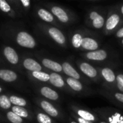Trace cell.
Here are the masks:
<instances>
[{
	"mask_svg": "<svg viewBox=\"0 0 123 123\" xmlns=\"http://www.w3.org/2000/svg\"><path fill=\"white\" fill-rule=\"evenodd\" d=\"M81 47L86 50H96L99 45L97 42L90 37H84L82 40V43H81Z\"/></svg>",
	"mask_w": 123,
	"mask_h": 123,
	"instance_id": "obj_9",
	"label": "cell"
},
{
	"mask_svg": "<svg viewBox=\"0 0 123 123\" xmlns=\"http://www.w3.org/2000/svg\"><path fill=\"white\" fill-rule=\"evenodd\" d=\"M104 123V122H102V123Z\"/></svg>",
	"mask_w": 123,
	"mask_h": 123,
	"instance_id": "obj_39",
	"label": "cell"
},
{
	"mask_svg": "<svg viewBox=\"0 0 123 123\" xmlns=\"http://www.w3.org/2000/svg\"><path fill=\"white\" fill-rule=\"evenodd\" d=\"M116 81L118 89L123 92V74H119L117 76H116Z\"/></svg>",
	"mask_w": 123,
	"mask_h": 123,
	"instance_id": "obj_29",
	"label": "cell"
},
{
	"mask_svg": "<svg viewBox=\"0 0 123 123\" xmlns=\"http://www.w3.org/2000/svg\"><path fill=\"white\" fill-rule=\"evenodd\" d=\"M41 107L50 116H52V117H57L58 116V112L57 110L50 103H49L46 101H43L41 102Z\"/></svg>",
	"mask_w": 123,
	"mask_h": 123,
	"instance_id": "obj_14",
	"label": "cell"
},
{
	"mask_svg": "<svg viewBox=\"0 0 123 123\" xmlns=\"http://www.w3.org/2000/svg\"><path fill=\"white\" fill-rule=\"evenodd\" d=\"M98 15H99V14H98L97 12H92L90 13L89 17H90V19H91L92 20H93V19H94Z\"/></svg>",
	"mask_w": 123,
	"mask_h": 123,
	"instance_id": "obj_32",
	"label": "cell"
},
{
	"mask_svg": "<svg viewBox=\"0 0 123 123\" xmlns=\"http://www.w3.org/2000/svg\"><path fill=\"white\" fill-rule=\"evenodd\" d=\"M93 21V26L97 28V29H99V28H102L105 24V19L103 18L102 16L101 15H98L94 19L92 20Z\"/></svg>",
	"mask_w": 123,
	"mask_h": 123,
	"instance_id": "obj_27",
	"label": "cell"
},
{
	"mask_svg": "<svg viewBox=\"0 0 123 123\" xmlns=\"http://www.w3.org/2000/svg\"><path fill=\"white\" fill-rule=\"evenodd\" d=\"M49 80H50V83L56 87H59V88L63 87L65 84L64 81L62 79V77L56 73L51 74L50 75V79Z\"/></svg>",
	"mask_w": 123,
	"mask_h": 123,
	"instance_id": "obj_13",
	"label": "cell"
},
{
	"mask_svg": "<svg viewBox=\"0 0 123 123\" xmlns=\"http://www.w3.org/2000/svg\"><path fill=\"white\" fill-rule=\"evenodd\" d=\"M119 22H120V16L118 14H114L111 15L107 19L106 23V28L109 30H111L117 25Z\"/></svg>",
	"mask_w": 123,
	"mask_h": 123,
	"instance_id": "obj_18",
	"label": "cell"
},
{
	"mask_svg": "<svg viewBox=\"0 0 123 123\" xmlns=\"http://www.w3.org/2000/svg\"><path fill=\"white\" fill-rule=\"evenodd\" d=\"M82 40H83V37L80 34H79V33L74 34L73 37H72V45H73V46L74 48H80L81 46Z\"/></svg>",
	"mask_w": 123,
	"mask_h": 123,
	"instance_id": "obj_23",
	"label": "cell"
},
{
	"mask_svg": "<svg viewBox=\"0 0 123 123\" xmlns=\"http://www.w3.org/2000/svg\"><path fill=\"white\" fill-rule=\"evenodd\" d=\"M115 97L116 98L117 100L119 102L123 103V93H115Z\"/></svg>",
	"mask_w": 123,
	"mask_h": 123,
	"instance_id": "obj_31",
	"label": "cell"
},
{
	"mask_svg": "<svg viewBox=\"0 0 123 123\" xmlns=\"http://www.w3.org/2000/svg\"><path fill=\"white\" fill-rule=\"evenodd\" d=\"M40 92H41V94L44 97H47V98H48L50 99L56 100V99H58V93L56 92H55L54 90L51 89L49 87H46V86L43 87L41 89Z\"/></svg>",
	"mask_w": 123,
	"mask_h": 123,
	"instance_id": "obj_16",
	"label": "cell"
},
{
	"mask_svg": "<svg viewBox=\"0 0 123 123\" xmlns=\"http://www.w3.org/2000/svg\"><path fill=\"white\" fill-rule=\"evenodd\" d=\"M23 66L27 70L33 71H40L42 69L41 66L34 59L27 58L23 62Z\"/></svg>",
	"mask_w": 123,
	"mask_h": 123,
	"instance_id": "obj_8",
	"label": "cell"
},
{
	"mask_svg": "<svg viewBox=\"0 0 123 123\" xmlns=\"http://www.w3.org/2000/svg\"><path fill=\"white\" fill-rule=\"evenodd\" d=\"M71 123H76V122H71Z\"/></svg>",
	"mask_w": 123,
	"mask_h": 123,
	"instance_id": "obj_38",
	"label": "cell"
},
{
	"mask_svg": "<svg viewBox=\"0 0 123 123\" xmlns=\"http://www.w3.org/2000/svg\"><path fill=\"white\" fill-rule=\"evenodd\" d=\"M78 115H79L80 117H81L84 120L91 121V122L95 121V120H96L95 117L92 113H90L89 112L86 111V110H78Z\"/></svg>",
	"mask_w": 123,
	"mask_h": 123,
	"instance_id": "obj_20",
	"label": "cell"
},
{
	"mask_svg": "<svg viewBox=\"0 0 123 123\" xmlns=\"http://www.w3.org/2000/svg\"><path fill=\"white\" fill-rule=\"evenodd\" d=\"M87 58L89 60L93 61H104L107 57V53L104 50H94L92 52H89L86 54Z\"/></svg>",
	"mask_w": 123,
	"mask_h": 123,
	"instance_id": "obj_6",
	"label": "cell"
},
{
	"mask_svg": "<svg viewBox=\"0 0 123 123\" xmlns=\"http://www.w3.org/2000/svg\"><path fill=\"white\" fill-rule=\"evenodd\" d=\"M16 42L22 47L27 48H33L36 45L35 38L25 31H19L16 35Z\"/></svg>",
	"mask_w": 123,
	"mask_h": 123,
	"instance_id": "obj_1",
	"label": "cell"
},
{
	"mask_svg": "<svg viewBox=\"0 0 123 123\" xmlns=\"http://www.w3.org/2000/svg\"><path fill=\"white\" fill-rule=\"evenodd\" d=\"M50 12L55 16L59 21L63 23H66L69 20V17L66 11L58 6H53L50 8Z\"/></svg>",
	"mask_w": 123,
	"mask_h": 123,
	"instance_id": "obj_3",
	"label": "cell"
},
{
	"mask_svg": "<svg viewBox=\"0 0 123 123\" xmlns=\"http://www.w3.org/2000/svg\"><path fill=\"white\" fill-rule=\"evenodd\" d=\"M0 107L3 109H9L11 107V102L6 96L1 95L0 97Z\"/></svg>",
	"mask_w": 123,
	"mask_h": 123,
	"instance_id": "obj_26",
	"label": "cell"
},
{
	"mask_svg": "<svg viewBox=\"0 0 123 123\" xmlns=\"http://www.w3.org/2000/svg\"><path fill=\"white\" fill-rule=\"evenodd\" d=\"M12 112L21 117H27L28 116V113H27V110L25 108H23L22 107L14 106L12 107Z\"/></svg>",
	"mask_w": 123,
	"mask_h": 123,
	"instance_id": "obj_21",
	"label": "cell"
},
{
	"mask_svg": "<svg viewBox=\"0 0 123 123\" xmlns=\"http://www.w3.org/2000/svg\"><path fill=\"white\" fill-rule=\"evenodd\" d=\"M9 100L11 102V103L17 105V106H25L26 105V101L20 97H16V96H12L9 98Z\"/></svg>",
	"mask_w": 123,
	"mask_h": 123,
	"instance_id": "obj_25",
	"label": "cell"
},
{
	"mask_svg": "<svg viewBox=\"0 0 123 123\" xmlns=\"http://www.w3.org/2000/svg\"><path fill=\"white\" fill-rule=\"evenodd\" d=\"M4 55L5 58L12 64H17L19 61V57L16 51L9 46H6L4 49Z\"/></svg>",
	"mask_w": 123,
	"mask_h": 123,
	"instance_id": "obj_4",
	"label": "cell"
},
{
	"mask_svg": "<svg viewBox=\"0 0 123 123\" xmlns=\"http://www.w3.org/2000/svg\"><path fill=\"white\" fill-rule=\"evenodd\" d=\"M80 69L85 75L90 78H95L97 76V70L89 63H82L80 65Z\"/></svg>",
	"mask_w": 123,
	"mask_h": 123,
	"instance_id": "obj_7",
	"label": "cell"
},
{
	"mask_svg": "<svg viewBox=\"0 0 123 123\" xmlns=\"http://www.w3.org/2000/svg\"><path fill=\"white\" fill-rule=\"evenodd\" d=\"M67 84L73 90L76 92H80L82 90V88H83L82 84L78 79H76L71 77L68 78L67 79Z\"/></svg>",
	"mask_w": 123,
	"mask_h": 123,
	"instance_id": "obj_19",
	"label": "cell"
},
{
	"mask_svg": "<svg viewBox=\"0 0 123 123\" xmlns=\"http://www.w3.org/2000/svg\"><path fill=\"white\" fill-rule=\"evenodd\" d=\"M17 78V74L12 71L6 70V69L0 70V79H3L5 81L12 82L15 81Z\"/></svg>",
	"mask_w": 123,
	"mask_h": 123,
	"instance_id": "obj_11",
	"label": "cell"
},
{
	"mask_svg": "<svg viewBox=\"0 0 123 123\" xmlns=\"http://www.w3.org/2000/svg\"><path fill=\"white\" fill-rule=\"evenodd\" d=\"M32 76L37 79L40 80L42 81H47L50 79V75L41 71H33Z\"/></svg>",
	"mask_w": 123,
	"mask_h": 123,
	"instance_id": "obj_22",
	"label": "cell"
},
{
	"mask_svg": "<svg viewBox=\"0 0 123 123\" xmlns=\"http://www.w3.org/2000/svg\"><path fill=\"white\" fill-rule=\"evenodd\" d=\"M37 14L43 21L48 22V23H53L55 22V19L53 14L46 9L44 8H39L37 11Z\"/></svg>",
	"mask_w": 123,
	"mask_h": 123,
	"instance_id": "obj_5",
	"label": "cell"
},
{
	"mask_svg": "<svg viewBox=\"0 0 123 123\" xmlns=\"http://www.w3.org/2000/svg\"><path fill=\"white\" fill-rule=\"evenodd\" d=\"M102 75L107 82L112 83L116 80V76L114 71L109 68H104L102 70Z\"/></svg>",
	"mask_w": 123,
	"mask_h": 123,
	"instance_id": "obj_17",
	"label": "cell"
},
{
	"mask_svg": "<svg viewBox=\"0 0 123 123\" xmlns=\"http://www.w3.org/2000/svg\"><path fill=\"white\" fill-rule=\"evenodd\" d=\"M19 1L25 9H27L30 7V0H19Z\"/></svg>",
	"mask_w": 123,
	"mask_h": 123,
	"instance_id": "obj_30",
	"label": "cell"
},
{
	"mask_svg": "<svg viewBox=\"0 0 123 123\" xmlns=\"http://www.w3.org/2000/svg\"><path fill=\"white\" fill-rule=\"evenodd\" d=\"M0 10L2 12L7 14L12 17L15 16V13L13 9L11 7L10 4L8 3L7 0H0Z\"/></svg>",
	"mask_w": 123,
	"mask_h": 123,
	"instance_id": "obj_15",
	"label": "cell"
},
{
	"mask_svg": "<svg viewBox=\"0 0 123 123\" xmlns=\"http://www.w3.org/2000/svg\"><path fill=\"white\" fill-rule=\"evenodd\" d=\"M1 92V88L0 87V92Z\"/></svg>",
	"mask_w": 123,
	"mask_h": 123,
	"instance_id": "obj_37",
	"label": "cell"
},
{
	"mask_svg": "<svg viewBox=\"0 0 123 123\" xmlns=\"http://www.w3.org/2000/svg\"><path fill=\"white\" fill-rule=\"evenodd\" d=\"M48 35L58 44L63 45L66 43V37L63 32L55 27H48L47 29Z\"/></svg>",
	"mask_w": 123,
	"mask_h": 123,
	"instance_id": "obj_2",
	"label": "cell"
},
{
	"mask_svg": "<svg viewBox=\"0 0 123 123\" xmlns=\"http://www.w3.org/2000/svg\"><path fill=\"white\" fill-rule=\"evenodd\" d=\"M122 43H123V41H122Z\"/></svg>",
	"mask_w": 123,
	"mask_h": 123,
	"instance_id": "obj_40",
	"label": "cell"
},
{
	"mask_svg": "<svg viewBox=\"0 0 123 123\" xmlns=\"http://www.w3.org/2000/svg\"><path fill=\"white\" fill-rule=\"evenodd\" d=\"M78 122H79V123H92V122L86 120H84V119H83L81 117H79L78 118Z\"/></svg>",
	"mask_w": 123,
	"mask_h": 123,
	"instance_id": "obj_33",
	"label": "cell"
},
{
	"mask_svg": "<svg viewBox=\"0 0 123 123\" xmlns=\"http://www.w3.org/2000/svg\"><path fill=\"white\" fill-rule=\"evenodd\" d=\"M43 66H45L46 68H49V69H51L54 71H56V72H61L63 68H62V66L61 64H59L57 62H55L52 60H50V59H47V58H45L43 60Z\"/></svg>",
	"mask_w": 123,
	"mask_h": 123,
	"instance_id": "obj_12",
	"label": "cell"
},
{
	"mask_svg": "<svg viewBox=\"0 0 123 123\" xmlns=\"http://www.w3.org/2000/svg\"><path fill=\"white\" fill-rule=\"evenodd\" d=\"M121 12H122V13H123V6H122V8H121Z\"/></svg>",
	"mask_w": 123,
	"mask_h": 123,
	"instance_id": "obj_35",
	"label": "cell"
},
{
	"mask_svg": "<svg viewBox=\"0 0 123 123\" xmlns=\"http://www.w3.org/2000/svg\"><path fill=\"white\" fill-rule=\"evenodd\" d=\"M8 1H14V0H8Z\"/></svg>",
	"mask_w": 123,
	"mask_h": 123,
	"instance_id": "obj_36",
	"label": "cell"
},
{
	"mask_svg": "<svg viewBox=\"0 0 123 123\" xmlns=\"http://www.w3.org/2000/svg\"><path fill=\"white\" fill-rule=\"evenodd\" d=\"M7 118L12 123H22V117L18 116L13 112H9L7 113Z\"/></svg>",
	"mask_w": 123,
	"mask_h": 123,
	"instance_id": "obj_24",
	"label": "cell"
},
{
	"mask_svg": "<svg viewBox=\"0 0 123 123\" xmlns=\"http://www.w3.org/2000/svg\"><path fill=\"white\" fill-rule=\"evenodd\" d=\"M117 36L118 37H123V27L119 30L117 32Z\"/></svg>",
	"mask_w": 123,
	"mask_h": 123,
	"instance_id": "obj_34",
	"label": "cell"
},
{
	"mask_svg": "<svg viewBox=\"0 0 123 123\" xmlns=\"http://www.w3.org/2000/svg\"><path fill=\"white\" fill-rule=\"evenodd\" d=\"M37 120L40 123H51V119L46 115L40 113L37 115Z\"/></svg>",
	"mask_w": 123,
	"mask_h": 123,
	"instance_id": "obj_28",
	"label": "cell"
},
{
	"mask_svg": "<svg viewBox=\"0 0 123 123\" xmlns=\"http://www.w3.org/2000/svg\"><path fill=\"white\" fill-rule=\"evenodd\" d=\"M62 68L64 71V73L71 76V78L76 79H80V75L75 70V68L68 63L65 62L63 63V64L62 65Z\"/></svg>",
	"mask_w": 123,
	"mask_h": 123,
	"instance_id": "obj_10",
	"label": "cell"
}]
</instances>
